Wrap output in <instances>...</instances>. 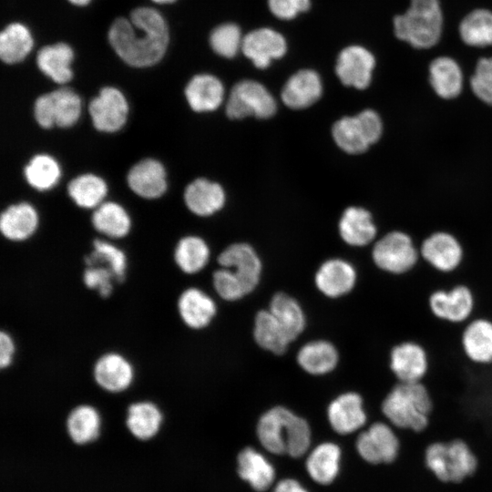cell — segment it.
<instances>
[{
	"mask_svg": "<svg viewBox=\"0 0 492 492\" xmlns=\"http://www.w3.org/2000/svg\"><path fill=\"white\" fill-rule=\"evenodd\" d=\"M169 39L165 18L152 7L135 8L128 18H117L108 30L113 50L134 67H147L159 62L167 51Z\"/></svg>",
	"mask_w": 492,
	"mask_h": 492,
	"instance_id": "obj_1",
	"label": "cell"
},
{
	"mask_svg": "<svg viewBox=\"0 0 492 492\" xmlns=\"http://www.w3.org/2000/svg\"><path fill=\"white\" fill-rule=\"evenodd\" d=\"M157 4H170L175 2L176 0H151Z\"/></svg>",
	"mask_w": 492,
	"mask_h": 492,
	"instance_id": "obj_53",
	"label": "cell"
},
{
	"mask_svg": "<svg viewBox=\"0 0 492 492\" xmlns=\"http://www.w3.org/2000/svg\"><path fill=\"white\" fill-rule=\"evenodd\" d=\"M374 66L375 59L370 51L353 45L339 53L335 73L344 86L364 89L371 83Z\"/></svg>",
	"mask_w": 492,
	"mask_h": 492,
	"instance_id": "obj_15",
	"label": "cell"
},
{
	"mask_svg": "<svg viewBox=\"0 0 492 492\" xmlns=\"http://www.w3.org/2000/svg\"><path fill=\"white\" fill-rule=\"evenodd\" d=\"M470 86L479 99L492 105V57L478 60Z\"/></svg>",
	"mask_w": 492,
	"mask_h": 492,
	"instance_id": "obj_47",
	"label": "cell"
},
{
	"mask_svg": "<svg viewBox=\"0 0 492 492\" xmlns=\"http://www.w3.org/2000/svg\"><path fill=\"white\" fill-rule=\"evenodd\" d=\"M420 255L435 270L448 273L461 264L463 250L455 237L448 233L437 232L425 240Z\"/></svg>",
	"mask_w": 492,
	"mask_h": 492,
	"instance_id": "obj_21",
	"label": "cell"
},
{
	"mask_svg": "<svg viewBox=\"0 0 492 492\" xmlns=\"http://www.w3.org/2000/svg\"><path fill=\"white\" fill-rule=\"evenodd\" d=\"M93 376L101 389L118 394L130 387L134 381L135 371L132 364L124 355L108 352L96 361Z\"/></svg>",
	"mask_w": 492,
	"mask_h": 492,
	"instance_id": "obj_17",
	"label": "cell"
},
{
	"mask_svg": "<svg viewBox=\"0 0 492 492\" xmlns=\"http://www.w3.org/2000/svg\"><path fill=\"white\" fill-rule=\"evenodd\" d=\"M442 28L443 15L438 0H411L409 8L394 19L395 36L416 48L435 46Z\"/></svg>",
	"mask_w": 492,
	"mask_h": 492,
	"instance_id": "obj_5",
	"label": "cell"
},
{
	"mask_svg": "<svg viewBox=\"0 0 492 492\" xmlns=\"http://www.w3.org/2000/svg\"><path fill=\"white\" fill-rule=\"evenodd\" d=\"M67 1L75 5L83 6V5H87L91 0H67Z\"/></svg>",
	"mask_w": 492,
	"mask_h": 492,
	"instance_id": "obj_52",
	"label": "cell"
},
{
	"mask_svg": "<svg viewBox=\"0 0 492 492\" xmlns=\"http://www.w3.org/2000/svg\"><path fill=\"white\" fill-rule=\"evenodd\" d=\"M459 347L465 359L477 367L492 366V318L477 315L460 331Z\"/></svg>",
	"mask_w": 492,
	"mask_h": 492,
	"instance_id": "obj_14",
	"label": "cell"
},
{
	"mask_svg": "<svg viewBox=\"0 0 492 492\" xmlns=\"http://www.w3.org/2000/svg\"><path fill=\"white\" fill-rule=\"evenodd\" d=\"M240 477L259 492L267 490L275 478V469L267 458L251 447L242 449L237 457Z\"/></svg>",
	"mask_w": 492,
	"mask_h": 492,
	"instance_id": "obj_29",
	"label": "cell"
},
{
	"mask_svg": "<svg viewBox=\"0 0 492 492\" xmlns=\"http://www.w3.org/2000/svg\"><path fill=\"white\" fill-rule=\"evenodd\" d=\"M38 224V212L28 202L12 204L0 215L1 233L11 241L29 239L36 231Z\"/></svg>",
	"mask_w": 492,
	"mask_h": 492,
	"instance_id": "obj_26",
	"label": "cell"
},
{
	"mask_svg": "<svg viewBox=\"0 0 492 492\" xmlns=\"http://www.w3.org/2000/svg\"><path fill=\"white\" fill-rule=\"evenodd\" d=\"M388 367L395 382H424L431 371L429 350L418 340H400L389 350Z\"/></svg>",
	"mask_w": 492,
	"mask_h": 492,
	"instance_id": "obj_10",
	"label": "cell"
},
{
	"mask_svg": "<svg viewBox=\"0 0 492 492\" xmlns=\"http://www.w3.org/2000/svg\"><path fill=\"white\" fill-rule=\"evenodd\" d=\"M163 415L151 401H138L128 405L126 425L130 434L139 440H149L159 431Z\"/></svg>",
	"mask_w": 492,
	"mask_h": 492,
	"instance_id": "obj_30",
	"label": "cell"
},
{
	"mask_svg": "<svg viewBox=\"0 0 492 492\" xmlns=\"http://www.w3.org/2000/svg\"><path fill=\"white\" fill-rule=\"evenodd\" d=\"M15 354V344L12 336L5 331L0 333V367L5 369L13 362Z\"/></svg>",
	"mask_w": 492,
	"mask_h": 492,
	"instance_id": "obj_50",
	"label": "cell"
},
{
	"mask_svg": "<svg viewBox=\"0 0 492 492\" xmlns=\"http://www.w3.org/2000/svg\"><path fill=\"white\" fill-rule=\"evenodd\" d=\"M108 184L100 176L84 173L72 179L67 185V194L82 209H96L105 201Z\"/></svg>",
	"mask_w": 492,
	"mask_h": 492,
	"instance_id": "obj_36",
	"label": "cell"
},
{
	"mask_svg": "<svg viewBox=\"0 0 492 492\" xmlns=\"http://www.w3.org/2000/svg\"><path fill=\"white\" fill-rule=\"evenodd\" d=\"M117 282L112 271L99 263L87 265L83 272V282L90 290L107 298L113 292V282Z\"/></svg>",
	"mask_w": 492,
	"mask_h": 492,
	"instance_id": "obj_46",
	"label": "cell"
},
{
	"mask_svg": "<svg viewBox=\"0 0 492 492\" xmlns=\"http://www.w3.org/2000/svg\"><path fill=\"white\" fill-rule=\"evenodd\" d=\"M34 39L30 30L21 23L7 25L0 34V57L5 64L23 61L31 52Z\"/></svg>",
	"mask_w": 492,
	"mask_h": 492,
	"instance_id": "obj_39",
	"label": "cell"
},
{
	"mask_svg": "<svg viewBox=\"0 0 492 492\" xmlns=\"http://www.w3.org/2000/svg\"><path fill=\"white\" fill-rule=\"evenodd\" d=\"M218 262L221 267L229 269L249 293L257 286L261 273V262L249 244H231L219 255Z\"/></svg>",
	"mask_w": 492,
	"mask_h": 492,
	"instance_id": "obj_19",
	"label": "cell"
},
{
	"mask_svg": "<svg viewBox=\"0 0 492 492\" xmlns=\"http://www.w3.org/2000/svg\"><path fill=\"white\" fill-rule=\"evenodd\" d=\"M430 315L449 325H464L474 317L477 307L476 292L465 283L431 291L426 300Z\"/></svg>",
	"mask_w": 492,
	"mask_h": 492,
	"instance_id": "obj_6",
	"label": "cell"
},
{
	"mask_svg": "<svg viewBox=\"0 0 492 492\" xmlns=\"http://www.w3.org/2000/svg\"><path fill=\"white\" fill-rule=\"evenodd\" d=\"M127 183L130 190L140 198L159 199L168 189L167 171L158 159H143L129 169Z\"/></svg>",
	"mask_w": 492,
	"mask_h": 492,
	"instance_id": "obj_16",
	"label": "cell"
},
{
	"mask_svg": "<svg viewBox=\"0 0 492 492\" xmlns=\"http://www.w3.org/2000/svg\"><path fill=\"white\" fill-rule=\"evenodd\" d=\"M372 256L380 270L393 275H403L415 268L419 253L408 235L393 231L374 244Z\"/></svg>",
	"mask_w": 492,
	"mask_h": 492,
	"instance_id": "obj_12",
	"label": "cell"
},
{
	"mask_svg": "<svg viewBox=\"0 0 492 492\" xmlns=\"http://www.w3.org/2000/svg\"><path fill=\"white\" fill-rule=\"evenodd\" d=\"M67 432L70 439L77 445L95 441L101 429V416L97 409L83 404L75 406L66 421Z\"/></svg>",
	"mask_w": 492,
	"mask_h": 492,
	"instance_id": "obj_33",
	"label": "cell"
},
{
	"mask_svg": "<svg viewBox=\"0 0 492 492\" xmlns=\"http://www.w3.org/2000/svg\"><path fill=\"white\" fill-rule=\"evenodd\" d=\"M91 222L97 231L112 239L126 237L131 229L129 214L114 201H104L94 209Z\"/></svg>",
	"mask_w": 492,
	"mask_h": 492,
	"instance_id": "obj_32",
	"label": "cell"
},
{
	"mask_svg": "<svg viewBox=\"0 0 492 492\" xmlns=\"http://www.w3.org/2000/svg\"><path fill=\"white\" fill-rule=\"evenodd\" d=\"M23 173L27 184L38 191L54 189L62 176L59 162L46 153L33 156L24 167Z\"/></svg>",
	"mask_w": 492,
	"mask_h": 492,
	"instance_id": "obj_37",
	"label": "cell"
},
{
	"mask_svg": "<svg viewBox=\"0 0 492 492\" xmlns=\"http://www.w3.org/2000/svg\"><path fill=\"white\" fill-rule=\"evenodd\" d=\"M383 125L378 114L365 109L354 117H343L332 128L337 146L349 154H360L381 137Z\"/></svg>",
	"mask_w": 492,
	"mask_h": 492,
	"instance_id": "obj_8",
	"label": "cell"
},
{
	"mask_svg": "<svg viewBox=\"0 0 492 492\" xmlns=\"http://www.w3.org/2000/svg\"><path fill=\"white\" fill-rule=\"evenodd\" d=\"M253 335L261 348L275 354H282L292 342L269 310L256 314Z\"/></svg>",
	"mask_w": 492,
	"mask_h": 492,
	"instance_id": "obj_40",
	"label": "cell"
},
{
	"mask_svg": "<svg viewBox=\"0 0 492 492\" xmlns=\"http://www.w3.org/2000/svg\"><path fill=\"white\" fill-rule=\"evenodd\" d=\"M81 112L80 97L67 87L39 96L33 108L36 122L45 129L72 128L79 120Z\"/></svg>",
	"mask_w": 492,
	"mask_h": 492,
	"instance_id": "obj_7",
	"label": "cell"
},
{
	"mask_svg": "<svg viewBox=\"0 0 492 492\" xmlns=\"http://www.w3.org/2000/svg\"><path fill=\"white\" fill-rule=\"evenodd\" d=\"M183 199L190 211L200 217H207L224 206L225 192L219 183L199 178L185 188Z\"/></svg>",
	"mask_w": 492,
	"mask_h": 492,
	"instance_id": "obj_24",
	"label": "cell"
},
{
	"mask_svg": "<svg viewBox=\"0 0 492 492\" xmlns=\"http://www.w3.org/2000/svg\"><path fill=\"white\" fill-rule=\"evenodd\" d=\"M360 457L373 466L395 464L402 451V438L387 421H376L362 431L355 442Z\"/></svg>",
	"mask_w": 492,
	"mask_h": 492,
	"instance_id": "obj_9",
	"label": "cell"
},
{
	"mask_svg": "<svg viewBox=\"0 0 492 492\" xmlns=\"http://www.w3.org/2000/svg\"><path fill=\"white\" fill-rule=\"evenodd\" d=\"M184 94L193 111L210 112L221 105L224 99V87L215 76L199 74L188 82Z\"/></svg>",
	"mask_w": 492,
	"mask_h": 492,
	"instance_id": "obj_27",
	"label": "cell"
},
{
	"mask_svg": "<svg viewBox=\"0 0 492 492\" xmlns=\"http://www.w3.org/2000/svg\"><path fill=\"white\" fill-rule=\"evenodd\" d=\"M276 109V101L270 91L262 84L251 79L236 83L226 104V114L231 119L250 116L269 118L275 114Z\"/></svg>",
	"mask_w": 492,
	"mask_h": 492,
	"instance_id": "obj_11",
	"label": "cell"
},
{
	"mask_svg": "<svg viewBox=\"0 0 492 492\" xmlns=\"http://www.w3.org/2000/svg\"><path fill=\"white\" fill-rule=\"evenodd\" d=\"M435 408L434 396L425 382H395L381 402V412L389 424L415 435L429 428Z\"/></svg>",
	"mask_w": 492,
	"mask_h": 492,
	"instance_id": "obj_2",
	"label": "cell"
},
{
	"mask_svg": "<svg viewBox=\"0 0 492 492\" xmlns=\"http://www.w3.org/2000/svg\"><path fill=\"white\" fill-rule=\"evenodd\" d=\"M270 11L279 19L290 20L310 8V0H268Z\"/></svg>",
	"mask_w": 492,
	"mask_h": 492,
	"instance_id": "obj_49",
	"label": "cell"
},
{
	"mask_svg": "<svg viewBox=\"0 0 492 492\" xmlns=\"http://www.w3.org/2000/svg\"><path fill=\"white\" fill-rule=\"evenodd\" d=\"M459 34L468 46H492V12L487 9L472 11L461 21Z\"/></svg>",
	"mask_w": 492,
	"mask_h": 492,
	"instance_id": "obj_43",
	"label": "cell"
},
{
	"mask_svg": "<svg viewBox=\"0 0 492 492\" xmlns=\"http://www.w3.org/2000/svg\"><path fill=\"white\" fill-rule=\"evenodd\" d=\"M340 458L341 449L336 444L322 443L308 456L305 463L306 470L315 482L329 485L338 475Z\"/></svg>",
	"mask_w": 492,
	"mask_h": 492,
	"instance_id": "obj_34",
	"label": "cell"
},
{
	"mask_svg": "<svg viewBox=\"0 0 492 492\" xmlns=\"http://www.w3.org/2000/svg\"><path fill=\"white\" fill-rule=\"evenodd\" d=\"M322 93L323 85L319 74L313 69H302L286 81L281 97L288 108L302 109L318 101Z\"/></svg>",
	"mask_w": 492,
	"mask_h": 492,
	"instance_id": "obj_22",
	"label": "cell"
},
{
	"mask_svg": "<svg viewBox=\"0 0 492 492\" xmlns=\"http://www.w3.org/2000/svg\"><path fill=\"white\" fill-rule=\"evenodd\" d=\"M336 348L327 341H313L304 344L298 352L297 362L307 373L324 374L333 370L338 363Z\"/></svg>",
	"mask_w": 492,
	"mask_h": 492,
	"instance_id": "obj_38",
	"label": "cell"
},
{
	"mask_svg": "<svg viewBox=\"0 0 492 492\" xmlns=\"http://www.w3.org/2000/svg\"><path fill=\"white\" fill-rule=\"evenodd\" d=\"M287 50L285 38L272 28H258L243 36L241 52L253 65L264 69L273 59L282 57Z\"/></svg>",
	"mask_w": 492,
	"mask_h": 492,
	"instance_id": "obj_18",
	"label": "cell"
},
{
	"mask_svg": "<svg viewBox=\"0 0 492 492\" xmlns=\"http://www.w3.org/2000/svg\"><path fill=\"white\" fill-rule=\"evenodd\" d=\"M74 51L67 43H56L43 46L36 56L39 70L58 85L68 83L73 77L71 64Z\"/></svg>",
	"mask_w": 492,
	"mask_h": 492,
	"instance_id": "obj_28",
	"label": "cell"
},
{
	"mask_svg": "<svg viewBox=\"0 0 492 492\" xmlns=\"http://www.w3.org/2000/svg\"><path fill=\"white\" fill-rule=\"evenodd\" d=\"M342 239L352 246H364L376 235V228L368 210L360 207L347 208L339 221Z\"/></svg>",
	"mask_w": 492,
	"mask_h": 492,
	"instance_id": "obj_31",
	"label": "cell"
},
{
	"mask_svg": "<svg viewBox=\"0 0 492 492\" xmlns=\"http://www.w3.org/2000/svg\"><path fill=\"white\" fill-rule=\"evenodd\" d=\"M178 313L182 322L191 329L208 326L216 314L214 301L203 291L191 287L184 290L178 298Z\"/></svg>",
	"mask_w": 492,
	"mask_h": 492,
	"instance_id": "obj_25",
	"label": "cell"
},
{
	"mask_svg": "<svg viewBox=\"0 0 492 492\" xmlns=\"http://www.w3.org/2000/svg\"><path fill=\"white\" fill-rule=\"evenodd\" d=\"M327 416L332 428L341 435L352 434L367 422L364 399L355 392L344 393L333 400Z\"/></svg>",
	"mask_w": 492,
	"mask_h": 492,
	"instance_id": "obj_20",
	"label": "cell"
},
{
	"mask_svg": "<svg viewBox=\"0 0 492 492\" xmlns=\"http://www.w3.org/2000/svg\"><path fill=\"white\" fill-rule=\"evenodd\" d=\"M425 467L444 484H461L479 468V457L467 440L460 436L436 439L423 451Z\"/></svg>",
	"mask_w": 492,
	"mask_h": 492,
	"instance_id": "obj_4",
	"label": "cell"
},
{
	"mask_svg": "<svg viewBox=\"0 0 492 492\" xmlns=\"http://www.w3.org/2000/svg\"><path fill=\"white\" fill-rule=\"evenodd\" d=\"M88 112L97 130L115 133L126 125L129 106L125 95L118 88L104 87L90 101Z\"/></svg>",
	"mask_w": 492,
	"mask_h": 492,
	"instance_id": "obj_13",
	"label": "cell"
},
{
	"mask_svg": "<svg viewBox=\"0 0 492 492\" xmlns=\"http://www.w3.org/2000/svg\"><path fill=\"white\" fill-rule=\"evenodd\" d=\"M243 36L240 27L234 23H225L215 27L210 36L212 50L226 58L234 57L241 51Z\"/></svg>",
	"mask_w": 492,
	"mask_h": 492,
	"instance_id": "obj_45",
	"label": "cell"
},
{
	"mask_svg": "<svg viewBox=\"0 0 492 492\" xmlns=\"http://www.w3.org/2000/svg\"><path fill=\"white\" fill-rule=\"evenodd\" d=\"M429 79L436 93L443 98L456 97L461 92L462 71L451 57L440 56L434 59L429 66Z\"/></svg>",
	"mask_w": 492,
	"mask_h": 492,
	"instance_id": "obj_35",
	"label": "cell"
},
{
	"mask_svg": "<svg viewBox=\"0 0 492 492\" xmlns=\"http://www.w3.org/2000/svg\"><path fill=\"white\" fill-rule=\"evenodd\" d=\"M357 274L354 266L341 259L324 261L315 274V284L327 297L337 298L349 293L354 287Z\"/></svg>",
	"mask_w": 492,
	"mask_h": 492,
	"instance_id": "obj_23",
	"label": "cell"
},
{
	"mask_svg": "<svg viewBox=\"0 0 492 492\" xmlns=\"http://www.w3.org/2000/svg\"><path fill=\"white\" fill-rule=\"evenodd\" d=\"M212 280L215 291L224 300H239L249 293L244 285L227 268L217 270L213 273Z\"/></svg>",
	"mask_w": 492,
	"mask_h": 492,
	"instance_id": "obj_48",
	"label": "cell"
},
{
	"mask_svg": "<svg viewBox=\"0 0 492 492\" xmlns=\"http://www.w3.org/2000/svg\"><path fill=\"white\" fill-rule=\"evenodd\" d=\"M210 249L204 240L190 235L181 238L174 251V261L185 273L201 271L209 261Z\"/></svg>",
	"mask_w": 492,
	"mask_h": 492,
	"instance_id": "obj_42",
	"label": "cell"
},
{
	"mask_svg": "<svg viewBox=\"0 0 492 492\" xmlns=\"http://www.w3.org/2000/svg\"><path fill=\"white\" fill-rule=\"evenodd\" d=\"M273 492H308L297 480L286 478L279 481Z\"/></svg>",
	"mask_w": 492,
	"mask_h": 492,
	"instance_id": "obj_51",
	"label": "cell"
},
{
	"mask_svg": "<svg viewBox=\"0 0 492 492\" xmlns=\"http://www.w3.org/2000/svg\"><path fill=\"white\" fill-rule=\"evenodd\" d=\"M256 434L261 446L275 455L300 457L311 445V428L306 420L282 406L261 415Z\"/></svg>",
	"mask_w": 492,
	"mask_h": 492,
	"instance_id": "obj_3",
	"label": "cell"
},
{
	"mask_svg": "<svg viewBox=\"0 0 492 492\" xmlns=\"http://www.w3.org/2000/svg\"><path fill=\"white\" fill-rule=\"evenodd\" d=\"M84 261L86 266L99 263L109 268L118 282L125 280L127 271L126 254L111 242L99 239L95 240L93 249L85 257Z\"/></svg>",
	"mask_w": 492,
	"mask_h": 492,
	"instance_id": "obj_44",
	"label": "cell"
},
{
	"mask_svg": "<svg viewBox=\"0 0 492 492\" xmlns=\"http://www.w3.org/2000/svg\"><path fill=\"white\" fill-rule=\"evenodd\" d=\"M269 311L282 326L292 341L304 330L305 316L298 302L283 292L276 293Z\"/></svg>",
	"mask_w": 492,
	"mask_h": 492,
	"instance_id": "obj_41",
	"label": "cell"
}]
</instances>
